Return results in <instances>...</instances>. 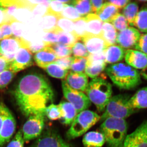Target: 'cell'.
Returning <instances> with one entry per match:
<instances>
[{
    "instance_id": "34",
    "label": "cell",
    "mask_w": 147,
    "mask_h": 147,
    "mask_svg": "<svg viewBox=\"0 0 147 147\" xmlns=\"http://www.w3.org/2000/svg\"><path fill=\"white\" fill-rule=\"evenodd\" d=\"M43 16V30L46 32L54 31L57 28L59 17L48 13H46Z\"/></svg>"
},
{
    "instance_id": "44",
    "label": "cell",
    "mask_w": 147,
    "mask_h": 147,
    "mask_svg": "<svg viewBox=\"0 0 147 147\" xmlns=\"http://www.w3.org/2000/svg\"><path fill=\"white\" fill-rule=\"evenodd\" d=\"M24 142L22 129H20L7 147H24Z\"/></svg>"
},
{
    "instance_id": "18",
    "label": "cell",
    "mask_w": 147,
    "mask_h": 147,
    "mask_svg": "<svg viewBox=\"0 0 147 147\" xmlns=\"http://www.w3.org/2000/svg\"><path fill=\"white\" fill-rule=\"evenodd\" d=\"M57 59L53 50L49 46L35 53L34 56V60L36 64L43 69L50 64L55 62Z\"/></svg>"
},
{
    "instance_id": "48",
    "label": "cell",
    "mask_w": 147,
    "mask_h": 147,
    "mask_svg": "<svg viewBox=\"0 0 147 147\" xmlns=\"http://www.w3.org/2000/svg\"><path fill=\"white\" fill-rule=\"evenodd\" d=\"M72 60V57H68L57 59L54 63L59 65L63 68L69 70L70 69Z\"/></svg>"
},
{
    "instance_id": "8",
    "label": "cell",
    "mask_w": 147,
    "mask_h": 147,
    "mask_svg": "<svg viewBox=\"0 0 147 147\" xmlns=\"http://www.w3.org/2000/svg\"><path fill=\"white\" fill-rule=\"evenodd\" d=\"M63 95L68 102L74 106L77 113L87 110L90 106L91 102L83 92L71 88L65 80L62 82Z\"/></svg>"
},
{
    "instance_id": "23",
    "label": "cell",
    "mask_w": 147,
    "mask_h": 147,
    "mask_svg": "<svg viewBox=\"0 0 147 147\" xmlns=\"http://www.w3.org/2000/svg\"><path fill=\"white\" fill-rule=\"evenodd\" d=\"M105 142V137L101 132L92 131L84 135L83 144L85 147H102Z\"/></svg>"
},
{
    "instance_id": "24",
    "label": "cell",
    "mask_w": 147,
    "mask_h": 147,
    "mask_svg": "<svg viewBox=\"0 0 147 147\" xmlns=\"http://www.w3.org/2000/svg\"><path fill=\"white\" fill-rule=\"evenodd\" d=\"M119 9L111 3L107 1L96 13L102 22H109L119 13Z\"/></svg>"
},
{
    "instance_id": "27",
    "label": "cell",
    "mask_w": 147,
    "mask_h": 147,
    "mask_svg": "<svg viewBox=\"0 0 147 147\" xmlns=\"http://www.w3.org/2000/svg\"><path fill=\"white\" fill-rule=\"evenodd\" d=\"M133 26L139 32L147 33V7L139 11L134 19Z\"/></svg>"
},
{
    "instance_id": "41",
    "label": "cell",
    "mask_w": 147,
    "mask_h": 147,
    "mask_svg": "<svg viewBox=\"0 0 147 147\" xmlns=\"http://www.w3.org/2000/svg\"><path fill=\"white\" fill-rule=\"evenodd\" d=\"M71 54L75 57L87 58L89 53L84 43L77 41L71 47Z\"/></svg>"
},
{
    "instance_id": "51",
    "label": "cell",
    "mask_w": 147,
    "mask_h": 147,
    "mask_svg": "<svg viewBox=\"0 0 147 147\" xmlns=\"http://www.w3.org/2000/svg\"><path fill=\"white\" fill-rule=\"evenodd\" d=\"M106 1L104 0H92L90 1L92 13L96 14Z\"/></svg>"
},
{
    "instance_id": "15",
    "label": "cell",
    "mask_w": 147,
    "mask_h": 147,
    "mask_svg": "<svg viewBox=\"0 0 147 147\" xmlns=\"http://www.w3.org/2000/svg\"><path fill=\"white\" fill-rule=\"evenodd\" d=\"M124 58L127 64L136 69L142 70L147 65V55L138 50H125Z\"/></svg>"
},
{
    "instance_id": "42",
    "label": "cell",
    "mask_w": 147,
    "mask_h": 147,
    "mask_svg": "<svg viewBox=\"0 0 147 147\" xmlns=\"http://www.w3.org/2000/svg\"><path fill=\"white\" fill-rule=\"evenodd\" d=\"M15 73L9 69L0 74V88H4L10 84L15 76Z\"/></svg>"
},
{
    "instance_id": "33",
    "label": "cell",
    "mask_w": 147,
    "mask_h": 147,
    "mask_svg": "<svg viewBox=\"0 0 147 147\" xmlns=\"http://www.w3.org/2000/svg\"><path fill=\"white\" fill-rule=\"evenodd\" d=\"M55 31L74 34V23L73 21L67 18L59 17L57 28Z\"/></svg>"
},
{
    "instance_id": "30",
    "label": "cell",
    "mask_w": 147,
    "mask_h": 147,
    "mask_svg": "<svg viewBox=\"0 0 147 147\" xmlns=\"http://www.w3.org/2000/svg\"><path fill=\"white\" fill-rule=\"evenodd\" d=\"M71 5L74 7L81 16H86L92 13L90 1L88 0H75L72 1Z\"/></svg>"
},
{
    "instance_id": "11",
    "label": "cell",
    "mask_w": 147,
    "mask_h": 147,
    "mask_svg": "<svg viewBox=\"0 0 147 147\" xmlns=\"http://www.w3.org/2000/svg\"><path fill=\"white\" fill-rule=\"evenodd\" d=\"M124 147H147V119L127 136Z\"/></svg>"
},
{
    "instance_id": "55",
    "label": "cell",
    "mask_w": 147,
    "mask_h": 147,
    "mask_svg": "<svg viewBox=\"0 0 147 147\" xmlns=\"http://www.w3.org/2000/svg\"><path fill=\"white\" fill-rule=\"evenodd\" d=\"M140 74L144 79L147 80V65L144 68L142 69Z\"/></svg>"
},
{
    "instance_id": "49",
    "label": "cell",
    "mask_w": 147,
    "mask_h": 147,
    "mask_svg": "<svg viewBox=\"0 0 147 147\" xmlns=\"http://www.w3.org/2000/svg\"><path fill=\"white\" fill-rule=\"evenodd\" d=\"M16 20V19L15 18L9 17L6 12L5 9L0 7V25L5 23L11 24Z\"/></svg>"
},
{
    "instance_id": "45",
    "label": "cell",
    "mask_w": 147,
    "mask_h": 147,
    "mask_svg": "<svg viewBox=\"0 0 147 147\" xmlns=\"http://www.w3.org/2000/svg\"><path fill=\"white\" fill-rule=\"evenodd\" d=\"M134 48L147 55V33L141 34L139 41Z\"/></svg>"
},
{
    "instance_id": "29",
    "label": "cell",
    "mask_w": 147,
    "mask_h": 147,
    "mask_svg": "<svg viewBox=\"0 0 147 147\" xmlns=\"http://www.w3.org/2000/svg\"><path fill=\"white\" fill-rule=\"evenodd\" d=\"M44 69L50 76L57 79H64L68 74V70L55 63L50 64Z\"/></svg>"
},
{
    "instance_id": "21",
    "label": "cell",
    "mask_w": 147,
    "mask_h": 147,
    "mask_svg": "<svg viewBox=\"0 0 147 147\" xmlns=\"http://www.w3.org/2000/svg\"><path fill=\"white\" fill-rule=\"evenodd\" d=\"M129 105L135 110L147 108V86L138 90L128 101Z\"/></svg>"
},
{
    "instance_id": "9",
    "label": "cell",
    "mask_w": 147,
    "mask_h": 147,
    "mask_svg": "<svg viewBox=\"0 0 147 147\" xmlns=\"http://www.w3.org/2000/svg\"><path fill=\"white\" fill-rule=\"evenodd\" d=\"M29 42L13 36L0 40V55L9 62L13 60L16 53L21 47L29 48Z\"/></svg>"
},
{
    "instance_id": "31",
    "label": "cell",
    "mask_w": 147,
    "mask_h": 147,
    "mask_svg": "<svg viewBox=\"0 0 147 147\" xmlns=\"http://www.w3.org/2000/svg\"><path fill=\"white\" fill-rule=\"evenodd\" d=\"M57 33L58 43L72 47L79 40L74 34L69 33L61 31H55Z\"/></svg>"
},
{
    "instance_id": "47",
    "label": "cell",
    "mask_w": 147,
    "mask_h": 147,
    "mask_svg": "<svg viewBox=\"0 0 147 147\" xmlns=\"http://www.w3.org/2000/svg\"><path fill=\"white\" fill-rule=\"evenodd\" d=\"M2 39H6L13 36L11 25L9 23H5L0 25Z\"/></svg>"
},
{
    "instance_id": "46",
    "label": "cell",
    "mask_w": 147,
    "mask_h": 147,
    "mask_svg": "<svg viewBox=\"0 0 147 147\" xmlns=\"http://www.w3.org/2000/svg\"><path fill=\"white\" fill-rule=\"evenodd\" d=\"M57 33L55 31L46 32L43 37V41L47 45V46L52 44L58 43Z\"/></svg>"
},
{
    "instance_id": "52",
    "label": "cell",
    "mask_w": 147,
    "mask_h": 147,
    "mask_svg": "<svg viewBox=\"0 0 147 147\" xmlns=\"http://www.w3.org/2000/svg\"><path fill=\"white\" fill-rule=\"evenodd\" d=\"M119 9L124 8L131 1L129 0H110L108 1Z\"/></svg>"
},
{
    "instance_id": "16",
    "label": "cell",
    "mask_w": 147,
    "mask_h": 147,
    "mask_svg": "<svg viewBox=\"0 0 147 147\" xmlns=\"http://www.w3.org/2000/svg\"><path fill=\"white\" fill-rule=\"evenodd\" d=\"M81 40L90 54L100 53L108 47L105 40L101 36L87 34Z\"/></svg>"
},
{
    "instance_id": "12",
    "label": "cell",
    "mask_w": 147,
    "mask_h": 147,
    "mask_svg": "<svg viewBox=\"0 0 147 147\" xmlns=\"http://www.w3.org/2000/svg\"><path fill=\"white\" fill-rule=\"evenodd\" d=\"M141 35L140 32L136 28L129 27L118 33L117 43L124 49H131L135 47Z\"/></svg>"
},
{
    "instance_id": "39",
    "label": "cell",
    "mask_w": 147,
    "mask_h": 147,
    "mask_svg": "<svg viewBox=\"0 0 147 147\" xmlns=\"http://www.w3.org/2000/svg\"><path fill=\"white\" fill-rule=\"evenodd\" d=\"M110 23L119 32L122 31L129 27V24L125 17L122 13H119L111 21Z\"/></svg>"
},
{
    "instance_id": "26",
    "label": "cell",
    "mask_w": 147,
    "mask_h": 147,
    "mask_svg": "<svg viewBox=\"0 0 147 147\" xmlns=\"http://www.w3.org/2000/svg\"><path fill=\"white\" fill-rule=\"evenodd\" d=\"M106 67V63L86 64L85 71L87 76L92 79L100 78L105 80L106 76L103 72Z\"/></svg>"
},
{
    "instance_id": "58",
    "label": "cell",
    "mask_w": 147,
    "mask_h": 147,
    "mask_svg": "<svg viewBox=\"0 0 147 147\" xmlns=\"http://www.w3.org/2000/svg\"><path fill=\"white\" fill-rule=\"evenodd\" d=\"M0 57H1V55H0Z\"/></svg>"
},
{
    "instance_id": "2",
    "label": "cell",
    "mask_w": 147,
    "mask_h": 147,
    "mask_svg": "<svg viewBox=\"0 0 147 147\" xmlns=\"http://www.w3.org/2000/svg\"><path fill=\"white\" fill-rule=\"evenodd\" d=\"M113 84L121 89H134L141 83V75L137 69L123 63L114 64L105 69Z\"/></svg>"
},
{
    "instance_id": "43",
    "label": "cell",
    "mask_w": 147,
    "mask_h": 147,
    "mask_svg": "<svg viewBox=\"0 0 147 147\" xmlns=\"http://www.w3.org/2000/svg\"><path fill=\"white\" fill-rule=\"evenodd\" d=\"M87 59L86 64L106 63L104 50L100 53H96V54H90Z\"/></svg>"
},
{
    "instance_id": "36",
    "label": "cell",
    "mask_w": 147,
    "mask_h": 147,
    "mask_svg": "<svg viewBox=\"0 0 147 147\" xmlns=\"http://www.w3.org/2000/svg\"><path fill=\"white\" fill-rule=\"evenodd\" d=\"M87 61V58L73 57L70 68L71 71L84 73L86 67Z\"/></svg>"
},
{
    "instance_id": "20",
    "label": "cell",
    "mask_w": 147,
    "mask_h": 147,
    "mask_svg": "<svg viewBox=\"0 0 147 147\" xmlns=\"http://www.w3.org/2000/svg\"><path fill=\"white\" fill-rule=\"evenodd\" d=\"M104 52L106 63L114 64L123 59L125 50L119 45H114L108 46Z\"/></svg>"
},
{
    "instance_id": "37",
    "label": "cell",
    "mask_w": 147,
    "mask_h": 147,
    "mask_svg": "<svg viewBox=\"0 0 147 147\" xmlns=\"http://www.w3.org/2000/svg\"><path fill=\"white\" fill-rule=\"evenodd\" d=\"M61 17L67 18L73 22L82 17L74 7L71 5L67 4L65 5Z\"/></svg>"
},
{
    "instance_id": "53",
    "label": "cell",
    "mask_w": 147,
    "mask_h": 147,
    "mask_svg": "<svg viewBox=\"0 0 147 147\" xmlns=\"http://www.w3.org/2000/svg\"><path fill=\"white\" fill-rule=\"evenodd\" d=\"M7 107L3 103H0V131L2 127L5 118L6 110Z\"/></svg>"
},
{
    "instance_id": "50",
    "label": "cell",
    "mask_w": 147,
    "mask_h": 147,
    "mask_svg": "<svg viewBox=\"0 0 147 147\" xmlns=\"http://www.w3.org/2000/svg\"><path fill=\"white\" fill-rule=\"evenodd\" d=\"M20 23L17 21H13L11 24L12 32H13V36L18 38H22L21 37V29L20 27Z\"/></svg>"
},
{
    "instance_id": "22",
    "label": "cell",
    "mask_w": 147,
    "mask_h": 147,
    "mask_svg": "<svg viewBox=\"0 0 147 147\" xmlns=\"http://www.w3.org/2000/svg\"><path fill=\"white\" fill-rule=\"evenodd\" d=\"M59 105L61 114L62 122L66 125H71L78 114L76 109L68 101H63Z\"/></svg>"
},
{
    "instance_id": "32",
    "label": "cell",
    "mask_w": 147,
    "mask_h": 147,
    "mask_svg": "<svg viewBox=\"0 0 147 147\" xmlns=\"http://www.w3.org/2000/svg\"><path fill=\"white\" fill-rule=\"evenodd\" d=\"M53 50L57 59L70 57L71 54V47L57 43L49 45Z\"/></svg>"
},
{
    "instance_id": "17",
    "label": "cell",
    "mask_w": 147,
    "mask_h": 147,
    "mask_svg": "<svg viewBox=\"0 0 147 147\" xmlns=\"http://www.w3.org/2000/svg\"><path fill=\"white\" fill-rule=\"evenodd\" d=\"M66 82L71 88L82 92L86 91L89 84L86 74L72 71L67 74Z\"/></svg>"
},
{
    "instance_id": "54",
    "label": "cell",
    "mask_w": 147,
    "mask_h": 147,
    "mask_svg": "<svg viewBox=\"0 0 147 147\" xmlns=\"http://www.w3.org/2000/svg\"><path fill=\"white\" fill-rule=\"evenodd\" d=\"M10 62L2 57H0V74L9 69Z\"/></svg>"
},
{
    "instance_id": "7",
    "label": "cell",
    "mask_w": 147,
    "mask_h": 147,
    "mask_svg": "<svg viewBox=\"0 0 147 147\" xmlns=\"http://www.w3.org/2000/svg\"><path fill=\"white\" fill-rule=\"evenodd\" d=\"M45 118L44 113L29 116L22 129L25 142L31 141L40 136L44 128Z\"/></svg>"
},
{
    "instance_id": "14",
    "label": "cell",
    "mask_w": 147,
    "mask_h": 147,
    "mask_svg": "<svg viewBox=\"0 0 147 147\" xmlns=\"http://www.w3.org/2000/svg\"><path fill=\"white\" fill-rule=\"evenodd\" d=\"M16 122L12 113L7 108L5 118L0 131V147L9 142L16 130Z\"/></svg>"
},
{
    "instance_id": "19",
    "label": "cell",
    "mask_w": 147,
    "mask_h": 147,
    "mask_svg": "<svg viewBox=\"0 0 147 147\" xmlns=\"http://www.w3.org/2000/svg\"><path fill=\"white\" fill-rule=\"evenodd\" d=\"M87 34L102 36L103 23L98 16L94 13L85 16Z\"/></svg>"
},
{
    "instance_id": "10",
    "label": "cell",
    "mask_w": 147,
    "mask_h": 147,
    "mask_svg": "<svg viewBox=\"0 0 147 147\" xmlns=\"http://www.w3.org/2000/svg\"><path fill=\"white\" fill-rule=\"evenodd\" d=\"M33 64L32 53L28 48L21 47L16 53L13 60L10 63L9 69L16 73Z\"/></svg>"
},
{
    "instance_id": "1",
    "label": "cell",
    "mask_w": 147,
    "mask_h": 147,
    "mask_svg": "<svg viewBox=\"0 0 147 147\" xmlns=\"http://www.w3.org/2000/svg\"><path fill=\"white\" fill-rule=\"evenodd\" d=\"M18 108L26 117L44 113L54 93L48 80L41 74L32 72L20 79L13 92Z\"/></svg>"
},
{
    "instance_id": "6",
    "label": "cell",
    "mask_w": 147,
    "mask_h": 147,
    "mask_svg": "<svg viewBox=\"0 0 147 147\" xmlns=\"http://www.w3.org/2000/svg\"><path fill=\"white\" fill-rule=\"evenodd\" d=\"M100 119L97 113L86 110L77 114L67 132V137L69 139L80 137Z\"/></svg>"
},
{
    "instance_id": "38",
    "label": "cell",
    "mask_w": 147,
    "mask_h": 147,
    "mask_svg": "<svg viewBox=\"0 0 147 147\" xmlns=\"http://www.w3.org/2000/svg\"><path fill=\"white\" fill-rule=\"evenodd\" d=\"M45 116L51 120L55 121L61 119V114L59 105L51 104L47 106L44 111Z\"/></svg>"
},
{
    "instance_id": "40",
    "label": "cell",
    "mask_w": 147,
    "mask_h": 147,
    "mask_svg": "<svg viewBox=\"0 0 147 147\" xmlns=\"http://www.w3.org/2000/svg\"><path fill=\"white\" fill-rule=\"evenodd\" d=\"M65 5V4L60 2L59 0L50 1L49 5L47 7L46 13L53 14L58 17H61Z\"/></svg>"
},
{
    "instance_id": "3",
    "label": "cell",
    "mask_w": 147,
    "mask_h": 147,
    "mask_svg": "<svg viewBox=\"0 0 147 147\" xmlns=\"http://www.w3.org/2000/svg\"><path fill=\"white\" fill-rule=\"evenodd\" d=\"M127 128L125 119L113 117L105 119L100 127V132L110 147H124Z\"/></svg>"
},
{
    "instance_id": "5",
    "label": "cell",
    "mask_w": 147,
    "mask_h": 147,
    "mask_svg": "<svg viewBox=\"0 0 147 147\" xmlns=\"http://www.w3.org/2000/svg\"><path fill=\"white\" fill-rule=\"evenodd\" d=\"M130 97L127 94H118L112 96L100 117V120L102 122L109 117L125 119L136 113L137 110L131 108L129 105Z\"/></svg>"
},
{
    "instance_id": "56",
    "label": "cell",
    "mask_w": 147,
    "mask_h": 147,
    "mask_svg": "<svg viewBox=\"0 0 147 147\" xmlns=\"http://www.w3.org/2000/svg\"><path fill=\"white\" fill-rule=\"evenodd\" d=\"M138 2L143 3L147 2V0H139V1H138Z\"/></svg>"
},
{
    "instance_id": "25",
    "label": "cell",
    "mask_w": 147,
    "mask_h": 147,
    "mask_svg": "<svg viewBox=\"0 0 147 147\" xmlns=\"http://www.w3.org/2000/svg\"><path fill=\"white\" fill-rule=\"evenodd\" d=\"M118 33L111 23L105 22L102 25V37L107 46L115 45Z\"/></svg>"
},
{
    "instance_id": "4",
    "label": "cell",
    "mask_w": 147,
    "mask_h": 147,
    "mask_svg": "<svg viewBox=\"0 0 147 147\" xmlns=\"http://www.w3.org/2000/svg\"><path fill=\"white\" fill-rule=\"evenodd\" d=\"M86 92L90 101L99 112H102L112 97L113 89L110 83L105 79L97 78L89 83Z\"/></svg>"
},
{
    "instance_id": "13",
    "label": "cell",
    "mask_w": 147,
    "mask_h": 147,
    "mask_svg": "<svg viewBox=\"0 0 147 147\" xmlns=\"http://www.w3.org/2000/svg\"><path fill=\"white\" fill-rule=\"evenodd\" d=\"M34 147H73L56 131L48 130L37 141Z\"/></svg>"
},
{
    "instance_id": "35",
    "label": "cell",
    "mask_w": 147,
    "mask_h": 147,
    "mask_svg": "<svg viewBox=\"0 0 147 147\" xmlns=\"http://www.w3.org/2000/svg\"><path fill=\"white\" fill-rule=\"evenodd\" d=\"M74 34L79 40L82 39L87 35L86 24L84 17H82L78 20L74 21Z\"/></svg>"
},
{
    "instance_id": "57",
    "label": "cell",
    "mask_w": 147,
    "mask_h": 147,
    "mask_svg": "<svg viewBox=\"0 0 147 147\" xmlns=\"http://www.w3.org/2000/svg\"><path fill=\"white\" fill-rule=\"evenodd\" d=\"M2 40L1 34V30H0V40Z\"/></svg>"
},
{
    "instance_id": "28",
    "label": "cell",
    "mask_w": 147,
    "mask_h": 147,
    "mask_svg": "<svg viewBox=\"0 0 147 147\" xmlns=\"http://www.w3.org/2000/svg\"><path fill=\"white\" fill-rule=\"evenodd\" d=\"M139 11V5L136 2L130 1L123 9L122 14L131 27L133 26L134 19Z\"/></svg>"
}]
</instances>
